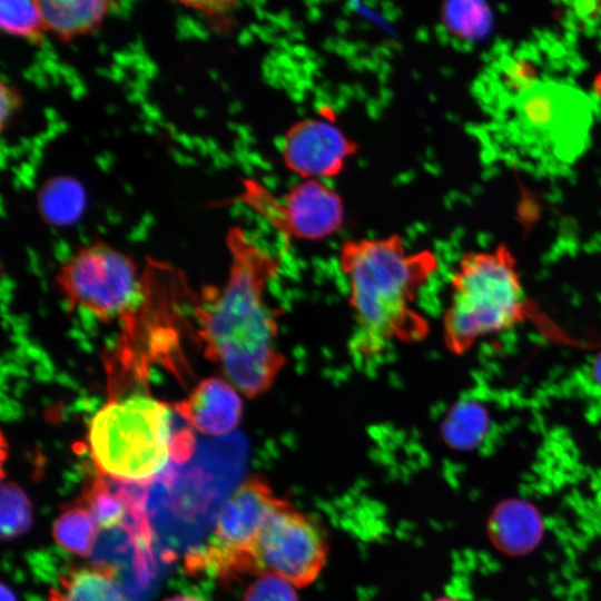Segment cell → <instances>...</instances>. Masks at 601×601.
<instances>
[{
	"instance_id": "1",
	"label": "cell",
	"mask_w": 601,
	"mask_h": 601,
	"mask_svg": "<svg viewBox=\"0 0 601 601\" xmlns=\"http://www.w3.org/2000/svg\"><path fill=\"white\" fill-rule=\"evenodd\" d=\"M230 269L226 284L197 308L205 355L220 363L229 382L254 396L275 377L278 358L273 347L276 326L263 299L266 282L280 256L253 242L239 227L227 235Z\"/></svg>"
},
{
	"instance_id": "2",
	"label": "cell",
	"mask_w": 601,
	"mask_h": 601,
	"mask_svg": "<svg viewBox=\"0 0 601 601\" xmlns=\"http://www.w3.org/2000/svg\"><path fill=\"white\" fill-rule=\"evenodd\" d=\"M493 140L511 159L544 168L574 161L591 126L589 97L578 87L541 79L528 60L503 66L499 88L483 102Z\"/></svg>"
},
{
	"instance_id": "3",
	"label": "cell",
	"mask_w": 601,
	"mask_h": 601,
	"mask_svg": "<svg viewBox=\"0 0 601 601\" xmlns=\"http://www.w3.org/2000/svg\"><path fill=\"white\" fill-rule=\"evenodd\" d=\"M338 263L359 321L375 334L393 332L436 266L431 252L408 250L398 235L346 239Z\"/></svg>"
},
{
	"instance_id": "4",
	"label": "cell",
	"mask_w": 601,
	"mask_h": 601,
	"mask_svg": "<svg viewBox=\"0 0 601 601\" xmlns=\"http://www.w3.org/2000/svg\"><path fill=\"white\" fill-rule=\"evenodd\" d=\"M169 407L146 395L114 400L89 424L88 444L99 474L146 485L170 460Z\"/></svg>"
},
{
	"instance_id": "5",
	"label": "cell",
	"mask_w": 601,
	"mask_h": 601,
	"mask_svg": "<svg viewBox=\"0 0 601 601\" xmlns=\"http://www.w3.org/2000/svg\"><path fill=\"white\" fill-rule=\"evenodd\" d=\"M451 284L445 334L455 352L467 349L480 337L510 329L525 316V293L505 245L465 254Z\"/></svg>"
},
{
	"instance_id": "6",
	"label": "cell",
	"mask_w": 601,
	"mask_h": 601,
	"mask_svg": "<svg viewBox=\"0 0 601 601\" xmlns=\"http://www.w3.org/2000/svg\"><path fill=\"white\" fill-rule=\"evenodd\" d=\"M56 279L71 306L104 318L127 313L144 288V275L134 259L102 240L80 247L61 265Z\"/></svg>"
},
{
	"instance_id": "7",
	"label": "cell",
	"mask_w": 601,
	"mask_h": 601,
	"mask_svg": "<svg viewBox=\"0 0 601 601\" xmlns=\"http://www.w3.org/2000/svg\"><path fill=\"white\" fill-rule=\"evenodd\" d=\"M328 551L327 538L319 524L283 502L258 539L253 573L275 574L302 589L319 577Z\"/></svg>"
},
{
	"instance_id": "8",
	"label": "cell",
	"mask_w": 601,
	"mask_h": 601,
	"mask_svg": "<svg viewBox=\"0 0 601 601\" xmlns=\"http://www.w3.org/2000/svg\"><path fill=\"white\" fill-rule=\"evenodd\" d=\"M283 503L260 480L242 483L223 503L214 526L207 558L218 573H253V554L258 539Z\"/></svg>"
},
{
	"instance_id": "9",
	"label": "cell",
	"mask_w": 601,
	"mask_h": 601,
	"mask_svg": "<svg viewBox=\"0 0 601 601\" xmlns=\"http://www.w3.org/2000/svg\"><path fill=\"white\" fill-rule=\"evenodd\" d=\"M357 145L334 121L304 118L286 131L280 154L285 167L300 179H327L342 173Z\"/></svg>"
},
{
	"instance_id": "10",
	"label": "cell",
	"mask_w": 601,
	"mask_h": 601,
	"mask_svg": "<svg viewBox=\"0 0 601 601\" xmlns=\"http://www.w3.org/2000/svg\"><path fill=\"white\" fill-rule=\"evenodd\" d=\"M277 234L292 240L318 242L336 234L344 221L339 194L323 179H300L280 197Z\"/></svg>"
},
{
	"instance_id": "11",
	"label": "cell",
	"mask_w": 601,
	"mask_h": 601,
	"mask_svg": "<svg viewBox=\"0 0 601 601\" xmlns=\"http://www.w3.org/2000/svg\"><path fill=\"white\" fill-rule=\"evenodd\" d=\"M175 410L195 430L219 436L233 432L238 425L243 401L230 382L210 377L178 402Z\"/></svg>"
},
{
	"instance_id": "12",
	"label": "cell",
	"mask_w": 601,
	"mask_h": 601,
	"mask_svg": "<svg viewBox=\"0 0 601 601\" xmlns=\"http://www.w3.org/2000/svg\"><path fill=\"white\" fill-rule=\"evenodd\" d=\"M544 532L540 511L530 502L508 499L500 502L487 521L492 544L503 554L521 556L533 551Z\"/></svg>"
},
{
	"instance_id": "13",
	"label": "cell",
	"mask_w": 601,
	"mask_h": 601,
	"mask_svg": "<svg viewBox=\"0 0 601 601\" xmlns=\"http://www.w3.org/2000/svg\"><path fill=\"white\" fill-rule=\"evenodd\" d=\"M48 35L62 42L98 32L116 0H37Z\"/></svg>"
},
{
	"instance_id": "14",
	"label": "cell",
	"mask_w": 601,
	"mask_h": 601,
	"mask_svg": "<svg viewBox=\"0 0 601 601\" xmlns=\"http://www.w3.org/2000/svg\"><path fill=\"white\" fill-rule=\"evenodd\" d=\"M87 191L72 176L58 175L46 180L37 195V208L41 218L53 227L76 224L87 208Z\"/></svg>"
},
{
	"instance_id": "15",
	"label": "cell",
	"mask_w": 601,
	"mask_h": 601,
	"mask_svg": "<svg viewBox=\"0 0 601 601\" xmlns=\"http://www.w3.org/2000/svg\"><path fill=\"white\" fill-rule=\"evenodd\" d=\"M50 601H127L115 571L106 564L71 570L50 593Z\"/></svg>"
},
{
	"instance_id": "16",
	"label": "cell",
	"mask_w": 601,
	"mask_h": 601,
	"mask_svg": "<svg viewBox=\"0 0 601 601\" xmlns=\"http://www.w3.org/2000/svg\"><path fill=\"white\" fill-rule=\"evenodd\" d=\"M490 431V414L474 400H461L445 415L441 426L444 442L459 451L476 449Z\"/></svg>"
},
{
	"instance_id": "17",
	"label": "cell",
	"mask_w": 601,
	"mask_h": 601,
	"mask_svg": "<svg viewBox=\"0 0 601 601\" xmlns=\"http://www.w3.org/2000/svg\"><path fill=\"white\" fill-rule=\"evenodd\" d=\"M98 526L83 505H75L63 511L52 526L55 541L65 550L87 558L91 554Z\"/></svg>"
},
{
	"instance_id": "18",
	"label": "cell",
	"mask_w": 601,
	"mask_h": 601,
	"mask_svg": "<svg viewBox=\"0 0 601 601\" xmlns=\"http://www.w3.org/2000/svg\"><path fill=\"white\" fill-rule=\"evenodd\" d=\"M0 29L33 45L48 35L37 0H0Z\"/></svg>"
},
{
	"instance_id": "19",
	"label": "cell",
	"mask_w": 601,
	"mask_h": 601,
	"mask_svg": "<svg viewBox=\"0 0 601 601\" xmlns=\"http://www.w3.org/2000/svg\"><path fill=\"white\" fill-rule=\"evenodd\" d=\"M32 505L24 491L12 482L2 483L0 491V535L12 540L30 530Z\"/></svg>"
},
{
	"instance_id": "20",
	"label": "cell",
	"mask_w": 601,
	"mask_h": 601,
	"mask_svg": "<svg viewBox=\"0 0 601 601\" xmlns=\"http://www.w3.org/2000/svg\"><path fill=\"white\" fill-rule=\"evenodd\" d=\"M485 17L481 0H444L441 9L444 26L461 38L480 36Z\"/></svg>"
},
{
	"instance_id": "21",
	"label": "cell",
	"mask_w": 601,
	"mask_h": 601,
	"mask_svg": "<svg viewBox=\"0 0 601 601\" xmlns=\"http://www.w3.org/2000/svg\"><path fill=\"white\" fill-rule=\"evenodd\" d=\"M297 590L280 577L260 573L246 588L243 601H299Z\"/></svg>"
},
{
	"instance_id": "22",
	"label": "cell",
	"mask_w": 601,
	"mask_h": 601,
	"mask_svg": "<svg viewBox=\"0 0 601 601\" xmlns=\"http://www.w3.org/2000/svg\"><path fill=\"white\" fill-rule=\"evenodd\" d=\"M217 22L229 18L239 0H168Z\"/></svg>"
},
{
	"instance_id": "23",
	"label": "cell",
	"mask_w": 601,
	"mask_h": 601,
	"mask_svg": "<svg viewBox=\"0 0 601 601\" xmlns=\"http://www.w3.org/2000/svg\"><path fill=\"white\" fill-rule=\"evenodd\" d=\"M1 131H4L16 114L20 110L23 98L16 85L1 81Z\"/></svg>"
},
{
	"instance_id": "24",
	"label": "cell",
	"mask_w": 601,
	"mask_h": 601,
	"mask_svg": "<svg viewBox=\"0 0 601 601\" xmlns=\"http://www.w3.org/2000/svg\"><path fill=\"white\" fill-rule=\"evenodd\" d=\"M195 451V437L188 430L173 433L170 442V460L184 463Z\"/></svg>"
},
{
	"instance_id": "25",
	"label": "cell",
	"mask_w": 601,
	"mask_h": 601,
	"mask_svg": "<svg viewBox=\"0 0 601 601\" xmlns=\"http://www.w3.org/2000/svg\"><path fill=\"white\" fill-rule=\"evenodd\" d=\"M590 376L597 387L601 391V352H599L590 366Z\"/></svg>"
},
{
	"instance_id": "26",
	"label": "cell",
	"mask_w": 601,
	"mask_h": 601,
	"mask_svg": "<svg viewBox=\"0 0 601 601\" xmlns=\"http://www.w3.org/2000/svg\"><path fill=\"white\" fill-rule=\"evenodd\" d=\"M1 601H17L14 593L12 590L7 587L4 583H1V592H0Z\"/></svg>"
},
{
	"instance_id": "27",
	"label": "cell",
	"mask_w": 601,
	"mask_h": 601,
	"mask_svg": "<svg viewBox=\"0 0 601 601\" xmlns=\"http://www.w3.org/2000/svg\"><path fill=\"white\" fill-rule=\"evenodd\" d=\"M164 601H203V600L193 595L176 594V595H171L165 599Z\"/></svg>"
},
{
	"instance_id": "28",
	"label": "cell",
	"mask_w": 601,
	"mask_h": 601,
	"mask_svg": "<svg viewBox=\"0 0 601 601\" xmlns=\"http://www.w3.org/2000/svg\"><path fill=\"white\" fill-rule=\"evenodd\" d=\"M595 93L601 98V73H599L593 82Z\"/></svg>"
},
{
	"instance_id": "29",
	"label": "cell",
	"mask_w": 601,
	"mask_h": 601,
	"mask_svg": "<svg viewBox=\"0 0 601 601\" xmlns=\"http://www.w3.org/2000/svg\"><path fill=\"white\" fill-rule=\"evenodd\" d=\"M432 601H461L456 598H453V597H447V595H444V597H439Z\"/></svg>"
}]
</instances>
